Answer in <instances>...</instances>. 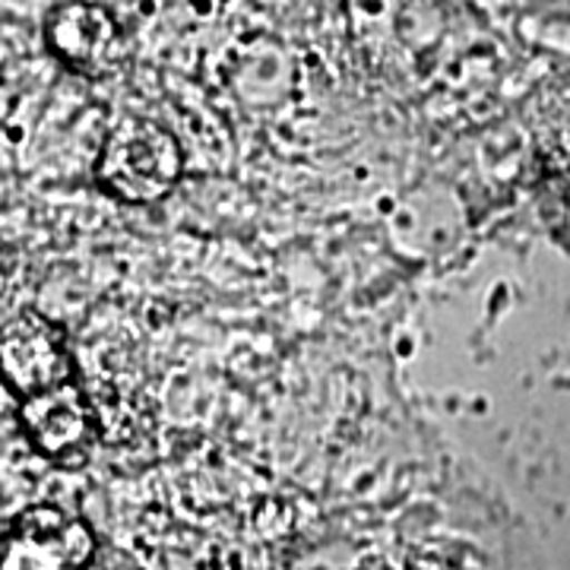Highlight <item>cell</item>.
<instances>
[{
  "mask_svg": "<svg viewBox=\"0 0 570 570\" xmlns=\"http://www.w3.org/2000/svg\"><path fill=\"white\" fill-rule=\"evenodd\" d=\"M99 181L127 204H153L165 197L181 175V149L163 124L124 118L105 142Z\"/></svg>",
  "mask_w": 570,
  "mask_h": 570,
  "instance_id": "1",
  "label": "cell"
},
{
  "mask_svg": "<svg viewBox=\"0 0 570 570\" xmlns=\"http://www.w3.org/2000/svg\"><path fill=\"white\" fill-rule=\"evenodd\" d=\"M92 532L58 508H32L0 539V570H82Z\"/></svg>",
  "mask_w": 570,
  "mask_h": 570,
  "instance_id": "2",
  "label": "cell"
},
{
  "mask_svg": "<svg viewBox=\"0 0 570 570\" xmlns=\"http://www.w3.org/2000/svg\"><path fill=\"white\" fill-rule=\"evenodd\" d=\"M0 371L7 384L29 396L70 384V355L61 330L39 314H20L0 330Z\"/></svg>",
  "mask_w": 570,
  "mask_h": 570,
  "instance_id": "3",
  "label": "cell"
},
{
  "mask_svg": "<svg viewBox=\"0 0 570 570\" xmlns=\"http://www.w3.org/2000/svg\"><path fill=\"white\" fill-rule=\"evenodd\" d=\"M48 41L61 61L89 77L111 73L124 55L121 29L115 17L92 3L55 7L48 17Z\"/></svg>",
  "mask_w": 570,
  "mask_h": 570,
  "instance_id": "4",
  "label": "cell"
},
{
  "mask_svg": "<svg viewBox=\"0 0 570 570\" xmlns=\"http://www.w3.org/2000/svg\"><path fill=\"white\" fill-rule=\"evenodd\" d=\"M22 425L51 460H77L92 438V415L73 384H61L22 403Z\"/></svg>",
  "mask_w": 570,
  "mask_h": 570,
  "instance_id": "5",
  "label": "cell"
}]
</instances>
